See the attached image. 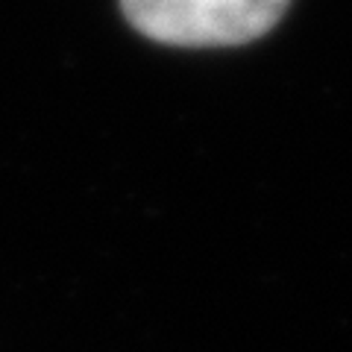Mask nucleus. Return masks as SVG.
Returning a JSON list of instances; mask_svg holds the SVG:
<instances>
[{
	"instance_id": "nucleus-1",
	"label": "nucleus",
	"mask_w": 352,
	"mask_h": 352,
	"mask_svg": "<svg viewBox=\"0 0 352 352\" xmlns=\"http://www.w3.org/2000/svg\"><path fill=\"white\" fill-rule=\"evenodd\" d=\"M288 3L291 0H120L138 32L182 47L247 44L276 24Z\"/></svg>"
}]
</instances>
